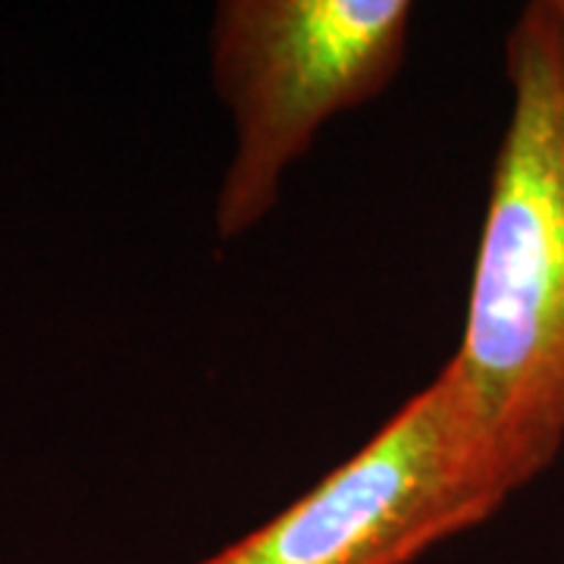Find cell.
I'll return each mask as SVG.
<instances>
[{"label": "cell", "instance_id": "obj_4", "mask_svg": "<svg viewBox=\"0 0 564 564\" xmlns=\"http://www.w3.org/2000/svg\"><path fill=\"white\" fill-rule=\"evenodd\" d=\"M552 7H555V13H558V20H562L564 29V0H552Z\"/></svg>", "mask_w": 564, "mask_h": 564}, {"label": "cell", "instance_id": "obj_2", "mask_svg": "<svg viewBox=\"0 0 564 564\" xmlns=\"http://www.w3.org/2000/svg\"><path fill=\"white\" fill-rule=\"evenodd\" d=\"M521 489L462 377L443 373L273 521L202 564H408Z\"/></svg>", "mask_w": 564, "mask_h": 564}, {"label": "cell", "instance_id": "obj_3", "mask_svg": "<svg viewBox=\"0 0 564 564\" xmlns=\"http://www.w3.org/2000/svg\"><path fill=\"white\" fill-rule=\"evenodd\" d=\"M408 0H226L210 54L232 110L236 151L217 198V232L236 239L273 210L285 170L326 120L370 101L399 73Z\"/></svg>", "mask_w": 564, "mask_h": 564}, {"label": "cell", "instance_id": "obj_1", "mask_svg": "<svg viewBox=\"0 0 564 564\" xmlns=\"http://www.w3.org/2000/svg\"><path fill=\"white\" fill-rule=\"evenodd\" d=\"M505 63L511 120L448 367L524 486L564 445V29L552 0L527 3Z\"/></svg>", "mask_w": 564, "mask_h": 564}]
</instances>
